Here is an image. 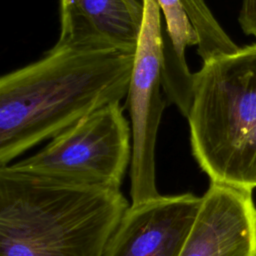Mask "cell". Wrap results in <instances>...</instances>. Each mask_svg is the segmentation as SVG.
<instances>
[{"label": "cell", "instance_id": "6da1fadb", "mask_svg": "<svg viewBox=\"0 0 256 256\" xmlns=\"http://www.w3.org/2000/svg\"><path fill=\"white\" fill-rule=\"evenodd\" d=\"M136 50L54 45L0 79V167L127 97Z\"/></svg>", "mask_w": 256, "mask_h": 256}, {"label": "cell", "instance_id": "7a4b0ae2", "mask_svg": "<svg viewBox=\"0 0 256 256\" xmlns=\"http://www.w3.org/2000/svg\"><path fill=\"white\" fill-rule=\"evenodd\" d=\"M129 206L120 188L0 167V256H103Z\"/></svg>", "mask_w": 256, "mask_h": 256}, {"label": "cell", "instance_id": "3957f363", "mask_svg": "<svg viewBox=\"0 0 256 256\" xmlns=\"http://www.w3.org/2000/svg\"><path fill=\"white\" fill-rule=\"evenodd\" d=\"M186 118L192 154L211 182L256 188V43L203 62Z\"/></svg>", "mask_w": 256, "mask_h": 256}, {"label": "cell", "instance_id": "277c9868", "mask_svg": "<svg viewBox=\"0 0 256 256\" xmlns=\"http://www.w3.org/2000/svg\"><path fill=\"white\" fill-rule=\"evenodd\" d=\"M131 141V125L117 102L59 133L34 155L1 167L61 183L120 188Z\"/></svg>", "mask_w": 256, "mask_h": 256}, {"label": "cell", "instance_id": "5b68a950", "mask_svg": "<svg viewBox=\"0 0 256 256\" xmlns=\"http://www.w3.org/2000/svg\"><path fill=\"white\" fill-rule=\"evenodd\" d=\"M157 0H144L141 29L127 94L132 133L131 204L160 196L155 181V145L166 101L162 89V26Z\"/></svg>", "mask_w": 256, "mask_h": 256}, {"label": "cell", "instance_id": "8992f818", "mask_svg": "<svg viewBox=\"0 0 256 256\" xmlns=\"http://www.w3.org/2000/svg\"><path fill=\"white\" fill-rule=\"evenodd\" d=\"M200 204L185 193L130 205L103 256H180Z\"/></svg>", "mask_w": 256, "mask_h": 256}, {"label": "cell", "instance_id": "52a82bcc", "mask_svg": "<svg viewBox=\"0 0 256 256\" xmlns=\"http://www.w3.org/2000/svg\"><path fill=\"white\" fill-rule=\"evenodd\" d=\"M180 256H256L252 191L211 182Z\"/></svg>", "mask_w": 256, "mask_h": 256}, {"label": "cell", "instance_id": "ba28073f", "mask_svg": "<svg viewBox=\"0 0 256 256\" xmlns=\"http://www.w3.org/2000/svg\"><path fill=\"white\" fill-rule=\"evenodd\" d=\"M59 46L135 51L141 23L124 0H59Z\"/></svg>", "mask_w": 256, "mask_h": 256}, {"label": "cell", "instance_id": "9c48e42d", "mask_svg": "<svg viewBox=\"0 0 256 256\" xmlns=\"http://www.w3.org/2000/svg\"><path fill=\"white\" fill-rule=\"evenodd\" d=\"M164 16L162 26V89L167 102L187 117L192 96L193 74L185 52L198 45V36L180 0H157Z\"/></svg>", "mask_w": 256, "mask_h": 256}, {"label": "cell", "instance_id": "30bf717a", "mask_svg": "<svg viewBox=\"0 0 256 256\" xmlns=\"http://www.w3.org/2000/svg\"><path fill=\"white\" fill-rule=\"evenodd\" d=\"M180 1L198 36L197 52L203 62L239 49L220 26L204 0Z\"/></svg>", "mask_w": 256, "mask_h": 256}, {"label": "cell", "instance_id": "8fae6325", "mask_svg": "<svg viewBox=\"0 0 256 256\" xmlns=\"http://www.w3.org/2000/svg\"><path fill=\"white\" fill-rule=\"evenodd\" d=\"M238 22L246 35L256 38V0H243Z\"/></svg>", "mask_w": 256, "mask_h": 256}, {"label": "cell", "instance_id": "7c38bea8", "mask_svg": "<svg viewBox=\"0 0 256 256\" xmlns=\"http://www.w3.org/2000/svg\"><path fill=\"white\" fill-rule=\"evenodd\" d=\"M135 17L142 21V16H143V9H144V0H124Z\"/></svg>", "mask_w": 256, "mask_h": 256}]
</instances>
